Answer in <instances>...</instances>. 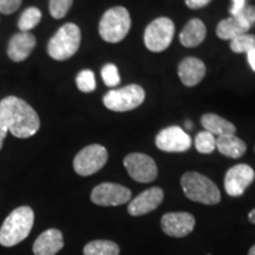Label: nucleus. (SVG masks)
I'll use <instances>...</instances> for the list:
<instances>
[{"instance_id":"obj_1","label":"nucleus","mask_w":255,"mask_h":255,"mask_svg":"<svg viewBox=\"0 0 255 255\" xmlns=\"http://www.w3.org/2000/svg\"><path fill=\"white\" fill-rule=\"evenodd\" d=\"M0 116L8 131L18 138H28L36 135L40 128L36 110L15 96H8L0 101Z\"/></svg>"},{"instance_id":"obj_2","label":"nucleus","mask_w":255,"mask_h":255,"mask_svg":"<svg viewBox=\"0 0 255 255\" xmlns=\"http://www.w3.org/2000/svg\"><path fill=\"white\" fill-rule=\"evenodd\" d=\"M34 223V213L31 207L15 208L5 219L0 227V245L13 247L28 237Z\"/></svg>"},{"instance_id":"obj_3","label":"nucleus","mask_w":255,"mask_h":255,"mask_svg":"<svg viewBox=\"0 0 255 255\" xmlns=\"http://www.w3.org/2000/svg\"><path fill=\"white\" fill-rule=\"evenodd\" d=\"M181 186L188 199L202 205H216L221 201V194L216 184L205 175L189 171L181 178Z\"/></svg>"},{"instance_id":"obj_4","label":"nucleus","mask_w":255,"mask_h":255,"mask_svg":"<svg viewBox=\"0 0 255 255\" xmlns=\"http://www.w3.org/2000/svg\"><path fill=\"white\" fill-rule=\"evenodd\" d=\"M131 18L129 11L123 6H115L108 9L100 21V34L107 43H119L129 33Z\"/></svg>"},{"instance_id":"obj_5","label":"nucleus","mask_w":255,"mask_h":255,"mask_svg":"<svg viewBox=\"0 0 255 255\" xmlns=\"http://www.w3.org/2000/svg\"><path fill=\"white\" fill-rule=\"evenodd\" d=\"M82 39L81 28L76 24L63 25L47 44V52L51 58L66 60L75 55L79 49Z\"/></svg>"},{"instance_id":"obj_6","label":"nucleus","mask_w":255,"mask_h":255,"mask_svg":"<svg viewBox=\"0 0 255 255\" xmlns=\"http://www.w3.org/2000/svg\"><path fill=\"white\" fill-rule=\"evenodd\" d=\"M144 89L137 84H131L110 90L104 96L103 103L111 111L124 113L138 108L144 102Z\"/></svg>"},{"instance_id":"obj_7","label":"nucleus","mask_w":255,"mask_h":255,"mask_svg":"<svg viewBox=\"0 0 255 255\" xmlns=\"http://www.w3.org/2000/svg\"><path fill=\"white\" fill-rule=\"evenodd\" d=\"M175 33V25L171 19L161 17L155 19L144 31V44L152 52H162L170 45Z\"/></svg>"},{"instance_id":"obj_8","label":"nucleus","mask_w":255,"mask_h":255,"mask_svg":"<svg viewBox=\"0 0 255 255\" xmlns=\"http://www.w3.org/2000/svg\"><path fill=\"white\" fill-rule=\"evenodd\" d=\"M108 151L103 145L91 144L83 148L73 159V169L81 176H90L104 167Z\"/></svg>"},{"instance_id":"obj_9","label":"nucleus","mask_w":255,"mask_h":255,"mask_svg":"<svg viewBox=\"0 0 255 255\" xmlns=\"http://www.w3.org/2000/svg\"><path fill=\"white\" fill-rule=\"evenodd\" d=\"M123 164L128 174L137 182L149 183L157 177V165L150 156L145 154L141 152L129 154L124 158Z\"/></svg>"},{"instance_id":"obj_10","label":"nucleus","mask_w":255,"mask_h":255,"mask_svg":"<svg viewBox=\"0 0 255 255\" xmlns=\"http://www.w3.org/2000/svg\"><path fill=\"white\" fill-rule=\"evenodd\" d=\"M130 199H131V190L117 183H101L91 191V201L97 206L110 207L126 205Z\"/></svg>"},{"instance_id":"obj_11","label":"nucleus","mask_w":255,"mask_h":255,"mask_svg":"<svg viewBox=\"0 0 255 255\" xmlns=\"http://www.w3.org/2000/svg\"><path fill=\"white\" fill-rule=\"evenodd\" d=\"M156 146L165 152H183L191 146V137L180 127H169L161 130L155 139Z\"/></svg>"},{"instance_id":"obj_12","label":"nucleus","mask_w":255,"mask_h":255,"mask_svg":"<svg viewBox=\"0 0 255 255\" xmlns=\"http://www.w3.org/2000/svg\"><path fill=\"white\" fill-rule=\"evenodd\" d=\"M255 178V171L248 164H237L226 173L225 189L229 196H241Z\"/></svg>"},{"instance_id":"obj_13","label":"nucleus","mask_w":255,"mask_h":255,"mask_svg":"<svg viewBox=\"0 0 255 255\" xmlns=\"http://www.w3.org/2000/svg\"><path fill=\"white\" fill-rule=\"evenodd\" d=\"M195 227V218L189 213H167L161 219V228L168 237L184 238Z\"/></svg>"},{"instance_id":"obj_14","label":"nucleus","mask_w":255,"mask_h":255,"mask_svg":"<svg viewBox=\"0 0 255 255\" xmlns=\"http://www.w3.org/2000/svg\"><path fill=\"white\" fill-rule=\"evenodd\" d=\"M164 199L161 188L152 187L137 195L128 206V213L131 216H141L155 210Z\"/></svg>"},{"instance_id":"obj_15","label":"nucleus","mask_w":255,"mask_h":255,"mask_svg":"<svg viewBox=\"0 0 255 255\" xmlns=\"http://www.w3.org/2000/svg\"><path fill=\"white\" fill-rule=\"evenodd\" d=\"M36 37L30 32H20L11 38L7 47V56L13 62H23L36 47Z\"/></svg>"},{"instance_id":"obj_16","label":"nucleus","mask_w":255,"mask_h":255,"mask_svg":"<svg viewBox=\"0 0 255 255\" xmlns=\"http://www.w3.org/2000/svg\"><path fill=\"white\" fill-rule=\"evenodd\" d=\"M64 247V238L59 229L51 228L43 232L33 244L34 255H56Z\"/></svg>"},{"instance_id":"obj_17","label":"nucleus","mask_w":255,"mask_h":255,"mask_svg":"<svg viewBox=\"0 0 255 255\" xmlns=\"http://www.w3.org/2000/svg\"><path fill=\"white\" fill-rule=\"evenodd\" d=\"M206 75V65L195 57H188L178 65V77L186 87H195Z\"/></svg>"},{"instance_id":"obj_18","label":"nucleus","mask_w":255,"mask_h":255,"mask_svg":"<svg viewBox=\"0 0 255 255\" xmlns=\"http://www.w3.org/2000/svg\"><path fill=\"white\" fill-rule=\"evenodd\" d=\"M207 28L200 19H191L180 33V41L186 47H195L205 40Z\"/></svg>"},{"instance_id":"obj_19","label":"nucleus","mask_w":255,"mask_h":255,"mask_svg":"<svg viewBox=\"0 0 255 255\" xmlns=\"http://www.w3.org/2000/svg\"><path fill=\"white\" fill-rule=\"evenodd\" d=\"M216 149L220 154L231 158H239L247 150L246 143L235 135H223L216 138Z\"/></svg>"},{"instance_id":"obj_20","label":"nucleus","mask_w":255,"mask_h":255,"mask_svg":"<svg viewBox=\"0 0 255 255\" xmlns=\"http://www.w3.org/2000/svg\"><path fill=\"white\" fill-rule=\"evenodd\" d=\"M201 123L206 131L218 137L223 135H235L237 132V128L234 124L215 114H206L201 119Z\"/></svg>"},{"instance_id":"obj_21","label":"nucleus","mask_w":255,"mask_h":255,"mask_svg":"<svg viewBox=\"0 0 255 255\" xmlns=\"http://www.w3.org/2000/svg\"><path fill=\"white\" fill-rule=\"evenodd\" d=\"M250 28V26H247L238 17H229L220 21L218 27H216V34L220 39L233 40L241 34L248 33Z\"/></svg>"},{"instance_id":"obj_22","label":"nucleus","mask_w":255,"mask_h":255,"mask_svg":"<svg viewBox=\"0 0 255 255\" xmlns=\"http://www.w3.org/2000/svg\"><path fill=\"white\" fill-rule=\"evenodd\" d=\"M84 255H120V247L116 242L109 240H95L85 245Z\"/></svg>"},{"instance_id":"obj_23","label":"nucleus","mask_w":255,"mask_h":255,"mask_svg":"<svg viewBox=\"0 0 255 255\" xmlns=\"http://www.w3.org/2000/svg\"><path fill=\"white\" fill-rule=\"evenodd\" d=\"M41 12L37 7H28L21 13L18 20L19 30L21 32H30L40 23Z\"/></svg>"},{"instance_id":"obj_24","label":"nucleus","mask_w":255,"mask_h":255,"mask_svg":"<svg viewBox=\"0 0 255 255\" xmlns=\"http://www.w3.org/2000/svg\"><path fill=\"white\" fill-rule=\"evenodd\" d=\"M196 150L201 154H212L216 149V137L208 131H201L195 137Z\"/></svg>"},{"instance_id":"obj_25","label":"nucleus","mask_w":255,"mask_h":255,"mask_svg":"<svg viewBox=\"0 0 255 255\" xmlns=\"http://www.w3.org/2000/svg\"><path fill=\"white\" fill-rule=\"evenodd\" d=\"M231 49L235 53H248L255 49V36L254 34L245 33L231 40Z\"/></svg>"},{"instance_id":"obj_26","label":"nucleus","mask_w":255,"mask_h":255,"mask_svg":"<svg viewBox=\"0 0 255 255\" xmlns=\"http://www.w3.org/2000/svg\"><path fill=\"white\" fill-rule=\"evenodd\" d=\"M76 84L82 92H92L96 89L95 73L91 70H83L76 78Z\"/></svg>"},{"instance_id":"obj_27","label":"nucleus","mask_w":255,"mask_h":255,"mask_svg":"<svg viewBox=\"0 0 255 255\" xmlns=\"http://www.w3.org/2000/svg\"><path fill=\"white\" fill-rule=\"evenodd\" d=\"M102 78H103L104 84L107 87L115 88L121 83V77L119 73V69L115 64H107L102 69Z\"/></svg>"},{"instance_id":"obj_28","label":"nucleus","mask_w":255,"mask_h":255,"mask_svg":"<svg viewBox=\"0 0 255 255\" xmlns=\"http://www.w3.org/2000/svg\"><path fill=\"white\" fill-rule=\"evenodd\" d=\"M73 0H50V13L55 19H62L71 8Z\"/></svg>"},{"instance_id":"obj_29","label":"nucleus","mask_w":255,"mask_h":255,"mask_svg":"<svg viewBox=\"0 0 255 255\" xmlns=\"http://www.w3.org/2000/svg\"><path fill=\"white\" fill-rule=\"evenodd\" d=\"M234 17H238L241 21H244L247 26L252 27L255 24V6L246 5L240 13L238 15H234Z\"/></svg>"},{"instance_id":"obj_30","label":"nucleus","mask_w":255,"mask_h":255,"mask_svg":"<svg viewBox=\"0 0 255 255\" xmlns=\"http://www.w3.org/2000/svg\"><path fill=\"white\" fill-rule=\"evenodd\" d=\"M23 0H0V12L2 14H12L19 8Z\"/></svg>"},{"instance_id":"obj_31","label":"nucleus","mask_w":255,"mask_h":255,"mask_svg":"<svg viewBox=\"0 0 255 255\" xmlns=\"http://www.w3.org/2000/svg\"><path fill=\"white\" fill-rule=\"evenodd\" d=\"M246 1L247 0H232V7L229 9V12H231L232 17H234V15H238L240 12L244 9L245 6H246Z\"/></svg>"},{"instance_id":"obj_32","label":"nucleus","mask_w":255,"mask_h":255,"mask_svg":"<svg viewBox=\"0 0 255 255\" xmlns=\"http://www.w3.org/2000/svg\"><path fill=\"white\" fill-rule=\"evenodd\" d=\"M212 0H186V5L191 9H199L205 7Z\"/></svg>"},{"instance_id":"obj_33","label":"nucleus","mask_w":255,"mask_h":255,"mask_svg":"<svg viewBox=\"0 0 255 255\" xmlns=\"http://www.w3.org/2000/svg\"><path fill=\"white\" fill-rule=\"evenodd\" d=\"M7 132H8L7 127L5 126L4 121H2L1 116H0V150H1L2 143H4V139L6 138V135H7Z\"/></svg>"},{"instance_id":"obj_34","label":"nucleus","mask_w":255,"mask_h":255,"mask_svg":"<svg viewBox=\"0 0 255 255\" xmlns=\"http://www.w3.org/2000/svg\"><path fill=\"white\" fill-rule=\"evenodd\" d=\"M247 58H248V63H250L251 68L253 69V71L255 72V49L250 51L247 53Z\"/></svg>"},{"instance_id":"obj_35","label":"nucleus","mask_w":255,"mask_h":255,"mask_svg":"<svg viewBox=\"0 0 255 255\" xmlns=\"http://www.w3.org/2000/svg\"><path fill=\"white\" fill-rule=\"evenodd\" d=\"M248 219H250V221L255 225V209L252 210V212L248 214Z\"/></svg>"},{"instance_id":"obj_36","label":"nucleus","mask_w":255,"mask_h":255,"mask_svg":"<svg viewBox=\"0 0 255 255\" xmlns=\"http://www.w3.org/2000/svg\"><path fill=\"white\" fill-rule=\"evenodd\" d=\"M184 127H186L187 130H191L193 129V123L189 122V121H187V122L184 123Z\"/></svg>"},{"instance_id":"obj_37","label":"nucleus","mask_w":255,"mask_h":255,"mask_svg":"<svg viewBox=\"0 0 255 255\" xmlns=\"http://www.w3.org/2000/svg\"><path fill=\"white\" fill-rule=\"evenodd\" d=\"M248 255H255V245L251 247V250L248 251Z\"/></svg>"},{"instance_id":"obj_38","label":"nucleus","mask_w":255,"mask_h":255,"mask_svg":"<svg viewBox=\"0 0 255 255\" xmlns=\"http://www.w3.org/2000/svg\"><path fill=\"white\" fill-rule=\"evenodd\" d=\"M208 255H210V254H208Z\"/></svg>"}]
</instances>
